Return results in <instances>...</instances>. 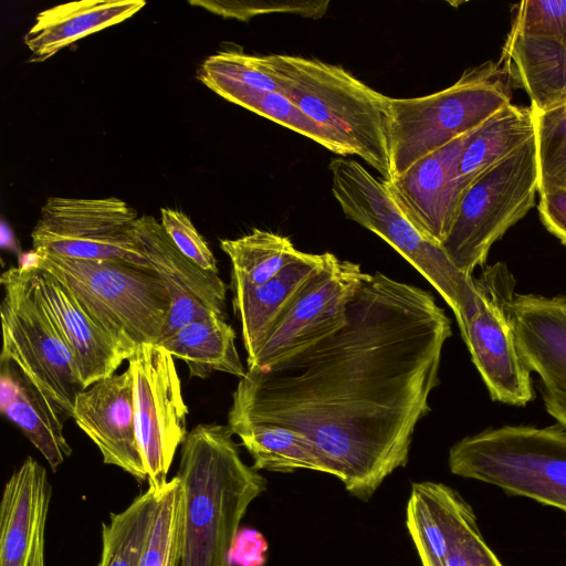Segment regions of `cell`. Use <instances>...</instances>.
I'll use <instances>...</instances> for the list:
<instances>
[{
  "label": "cell",
  "mask_w": 566,
  "mask_h": 566,
  "mask_svg": "<svg viewBox=\"0 0 566 566\" xmlns=\"http://www.w3.org/2000/svg\"><path fill=\"white\" fill-rule=\"evenodd\" d=\"M0 410L29 439L55 471L72 453L64 420L18 366L1 361Z\"/></svg>",
  "instance_id": "cb8c5ba5"
},
{
  "label": "cell",
  "mask_w": 566,
  "mask_h": 566,
  "mask_svg": "<svg viewBox=\"0 0 566 566\" xmlns=\"http://www.w3.org/2000/svg\"><path fill=\"white\" fill-rule=\"evenodd\" d=\"M143 0H81L41 11L24 36L31 61L41 62L73 42L138 12Z\"/></svg>",
  "instance_id": "7402d4cb"
},
{
  "label": "cell",
  "mask_w": 566,
  "mask_h": 566,
  "mask_svg": "<svg viewBox=\"0 0 566 566\" xmlns=\"http://www.w3.org/2000/svg\"><path fill=\"white\" fill-rule=\"evenodd\" d=\"M478 295L458 324L491 398L525 406L535 397L530 369L517 349L507 305L514 281L502 263L474 280Z\"/></svg>",
  "instance_id": "8fae6325"
},
{
  "label": "cell",
  "mask_w": 566,
  "mask_h": 566,
  "mask_svg": "<svg viewBox=\"0 0 566 566\" xmlns=\"http://www.w3.org/2000/svg\"><path fill=\"white\" fill-rule=\"evenodd\" d=\"M160 224L176 248L188 260L202 270L219 273L213 252L188 216L178 210L161 208Z\"/></svg>",
  "instance_id": "e575fe53"
},
{
  "label": "cell",
  "mask_w": 566,
  "mask_h": 566,
  "mask_svg": "<svg viewBox=\"0 0 566 566\" xmlns=\"http://www.w3.org/2000/svg\"><path fill=\"white\" fill-rule=\"evenodd\" d=\"M137 219L136 211L115 197H51L31 233L33 251L151 266L134 237Z\"/></svg>",
  "instance_id": "30bf717a"
},
{
  "label": "cell",
  "mask_w": 566,
  "mask_h": 566,
  "mask_svg": "<svg viewBox=\"0 0 566 566\" xmlns=\"http://www.w3.org/2000/svg\"><path fill=\"white\" fill-rule=\"evenodd\" d=\"M134 237L171 294V307L159 340L193 321L226 318L227 286L219 273L202 270L188 260L151 216L136 220Z\"/></svg>",
  "instance_id": "9a60e30c"
},
{
  "label": "cell",
  "mask_w": 566,
  "mask_h": 566,
  "mask_svg": "<svg viewBox=\"0 0 566 566\" xmlns=\"http://www.w3.org/2000/svg\"><path fill=\"white\" fill-rule=\"evenodd\" d=\"M531 106L509 104L480 126L461 156L459 175L464 189L535 137Z\"/></svg>",
  "instance_id": "484cf974"
},
{
  "label": "cell",
  "mask_w": 566,
  "mask_h": 566,
  "mask_svg": "<svg viewBox=\"0 0 566 566\" xmlns=\"http://www.w3.org/2000/svg\"><path fill=\"white\" fill-rule=\"evenodd\" d=\"M2 349L0 361L14 363L65 421L76 395L85 389L75 358L36 298L21 265L0 279Z\"/></svg>",
  "instance_id": "ba28073f"
},
{
  "label": "cell",
  "mask_w": 566,
  "mask_h": 566,
  "mask_svg": "<svg viewBox=\"0 0 566 566\" xmlns=\"http://www.w3.org/2000/svg\"><path fill=\"white\" fill-rule=\"evenodd\" d=\"M327 254L303 252L276 276L261 285L231 284L232 305L241 324L247 363L256 356L279 314L304 282L323 266Z\"/></svg>",
  "instance_id": "603a6c76"
},
{
  "label": "cell",
  "mask_w": 566,
  "mask_h": 566,
  "mask_svg": "<svg viewBox=\"0 0 566 566\" xmlns=\"http://www.w3.org/2000/svg\"><path fill=\"white\" fill-rule=\"evenodd\" d=\"M27 263L65 284L127 359L137 346L160 339L172 300L166 281L153 266L38 251Z\"/></svg>",
  "instance_id": "277c9868"
},
{
  "label": "cell",
  "mask_w": 566,
  "mask_h": 566,
  "mask_svg": "<svg viewBox=\"0 0 566 566\" xmlns=\"http://www.w3.org/2000/svg\"><path fill=\"white\" fill-rule=\"evenodd\" d=\"M366 274L359 264L328 252L279 314L248 368L270 367L340 329Z\"/></svg>",
  "instance_id": "4fadbf2b"
},
{
  "label": "cell",
  "mask_w": 566,
  "mask_h": 566,
  "mask_svg": "<svg viewBox=\"0 0 566 566\" xmlns=\"http://www.w3.org/2000/svg\"><path fill=\"white\" fill-rule=\"evenodd\" d=\"M451 335L430 292L366 274L340 329L270 367L247 369L228 426L272 423L306 436L326 473L367 501L406 465Z\"/></svg>",
  "instance_id": "6da1fadb"
},
{
  "label": "cell",
  "mask_w": 566,
  "mask_h": 566,
  "mask_svg": "<svg viewBox=\"0 0 566 566\" xmlns=\"http://www.w3.org/2000/svg\"><path fill=\"white\" fill-rule=\"evenodd\" d=\"M229 426L199 423L180 450L178 566H232L231 551L250 504L265 479L241 458Z\"/></svg>",
  "instance_id": "7a4b0ae2"
},
{
  "label": "cell",
  "mask_w": 566,
  "mask_h": 566,
  "mask_svg": "<svg viewBox=\"0 0 566 566\" xmlns=\"http://www.w3.org/2000/svg\"><path fill=\"white\" fill-rule=\"evenodd\" d=\"M73 419L98 448L105 464L124 470L139 482L147 481L136 431L134 382L128 368L78 392Z\"/></svg>",
  "instance_id": "2e32d148"
},
{
  "label": "cell",
  "mask_w": 566,
  "mask_h": 566,
  "mask_svg": "<svg viewBox=\"0 0 566 566\" xmlns=\"http://www.w3.org/2000/svg\"><path fill=\"white\" fill-rule=\"evenodd\" d=\"M538 166L535 137L478 177L464 191L442 249L464 275L483 265L491 247L535 203Z\"/></svg>",
  "instance_id": "9c48e42d"
},
{
  "label": "cell",
  "mask_w": 566,
  "mask_h": 566,
  "mask_svg": "<svg viewBox=\"0 0 566 566\" xmlns=\"http://www.w3.org/2000/svg\"><path fill=\"white\" fill-rule=\"evenodd\" d=\"M264 62L287 96L332 135L349 155L392 178L389 146V97L367 86L338 65L285 54Z\"/></svg>",
  "instance_id": "3957f363"
},
{
  "label": "cell",
  "mask_w": 566,
  "mask_h": 566,
  "mask_svg": "<svg viewBox=\"0 0 566 566\" xmlns=\"http://www.w3.org/2000/svg\"><path fill=\"white\" fill-rule=\"evenodd\" d=\"M546 411L566 428V395L543 392Z\"/></svg>",
  "instance_id": "f35d334b"
},
{
  "label": "cell",
  "mask_w": 566,
  "mask_h": 566,
  "mask_svg": "<svg viewBox=\"0 0 566 566\" xmlns=\"http://www.w3.org/2000/svg\"><path fill=\"white\" fill-rule=\"evenodd\" d=\"M232 103L306 136L332 153L340 156L349 155L332 135L321 128L282 93L249 92L238 96Z\"/></svg>",
  "instance_id": "1f68e13d"
},
{
  "label": "cell",
  "mask_w": 566,
  "mask_h": 566,
  "mask_svg": "<svg viewBox=\"0 0 566 566\" xmlns=\"http://www.w3.org/2000/svg\"><path fill=\"white\" fill-rule=\"evenodd\" d=\"M507 311L526 367L545 392L566 395V297L514 294Z\"/></svg>",
  "instance_id": "d6986e66"
},
{
  "label": "cell",
  "mask_w": 566,
  "mask_h": 566,
  "mask_svg": "<svg viewBox=\"0 0 566 566\" xmlns=\"http://www.w3.org/2000/svg\"><path fill=\"white\" fill-rule=\"evenodd\" d=\"M52 488L28 457L6 482L0 502V566H45V526Z\"/></svg>",
  "instance_id": "ac0fdd59"
},
{
  "label": "cell",
  "mask_w": 566,
  "mask_h": 566,
  "mask_svg": "<svg viewBox=\"0 0 566 566\" xmlns=\"http://www.w3.org/2000/svg\"><path fill=\"white\" fill-rule=\"evenodd\" d=\"M20 265L36 298L71 349L84 387L114 375L127 356L74 293L49 272L30 263Z\"/></svg>",
  "instance_id": "e0dca14e"
},
{
  "label": "cell",
  "mask_w": 566,
  "mask_h": 566,
  "mask_svg": "<svg viewBox=\"0 0 566 566\" xmlns=\"http://www.w3.org/2000/svg\"><path fill=\"white\" fill-rule=\"evenodd\" d=\"M199 77L210 90L231 103L249 92L284 94L281 84L268 70L264 55L221 51L203 62Z\"/></svg>",
  "instance_id": "f546056e"
},
{
  "label": "cell",
  "mask_w": 566,
  "mask_h": 566,
  "mask_svg": "<svg viewBox=\"0 0 566 566\" xmlns=\"http://www.w3.org/2000/svg\"><path fill=\"white\" fill-rule=\"evenodd\" d=\"M158 492L147 489L122 512L102 524V553L97 566H138L153 521Z\"/></svg>",
  "instance_id": "f1b7e54d"
},
{
  "label": "cell",
  "mask_w": 566,
  "mask_h": 566,
  "mask_svg": "<svg viewBox=\"0 0 566 566\" xmlns=\"http://www.w3.org/2000/svg\"><path fill=\"white\" fill-rule=\"evenodd\" d=\"M533 112L538 192L552 187L566 188V111L558 106L546 112L533 108Z\"/></svg>",
  "instance_id": "d6a6232c"
},
{
  "label": "cell",
  "mask_w": 566,
  "mask_h": 566,
  "mask_svg": "<svg viewBox=\"0 0 566 566\" xmlns=\"http://www.w3.org/2000/svg\"><path fill=\"white\" fill-rule=\"evenodd\" d=\"M499 63L467 70L451 86L421 97H389L392 177L457 137L476 129L512 103Z\"/></svg>",
  "instance_id": "8992f818"
},
{
  "label": "cell",
  "mask_w": 566,
  "mask_h": 566,
  "mask_svg": "<svg viewBox=\"0 0 566 566\" xmlns=\"http://www.w3.org/2000/svg\"><path fill=\"white\" fill-rule=\"evenodd\" d=\"M332 192L345 217L376 233L405 258L439 292L458 324L478 295L474 279L461 273L441 244L424 238L387 190L354 159L329 163Z\"/></svg>",
  "instance_id": "52a82bcc"
},
{
  "label": "cell",
  "mask_w": 566,
  "mask_h": 566,
  "mask_svg": "<svg viewBox=\"0 0 566 566\" xmlns=\"http://www.w3.org/2000/svg\"><path fill=\"white\" fill-rule=\"evenodd\" d=\"M157 345L186 363L191 377L203 379L222 371L242 378L247 373L235 347V332L222 317L193 321Z\"/></svg>",
  "instance_id": "d4e9b609"
},
{
  "label": "cell",
  "mask_w": 566,
  "mask_h": 566,
  "mask_svg": "<svg viewBox=\"0 0 566 566\" xmlns=\"http://www.w3.org/2000/svg\"><path fill=\"white\" fill-rule=\"evenodd\" d=\"M181 484L177 475L158 491L157 503L138 566H178Z\"/></svg>",
  "instance_id": "4dcf8cb0"
},
{
  "label": "cell",
  "mask_w": 566,
  "mask_h": 566,
  "mask_svg": "<svg viewBox=\"0 0 566 566\" xmlns=\"http://www.w3.org/2000/svg\"><path fill=\"white\" fill-rule=\"evenodd\" d=\"M476 129L426 155L403 174L384 180L409 221L432 242L441 244L453 226L465 191L459 175L461 156Z\"/></svg>",
  "instance_id": "5bb4252c"
},
{
  "label": "cell",
  "mask_w": 566,
  "mask_h": 566,
  "mask_svg": "<svg viewBox=\"0 0 566 566\" xmlns=\"http://www.w3.org/2000/svg\"><path fill=\"white\" fill-rule=\"evenodd\" d=\"M268 543L255 530H239L234 539L230 559L231 565L262 566L265 562Z\"/></svg>",
  "instance_id": "74e56055"
},
{
  "label": "cell",
  "mask_w": 566,
  "mask_h": 566,
  "mask_svg": "<svg viewBox=\"0 0 566 566\" xmlns=\"http://www.w3.org/2000/svg\"><path fill=\"white\" fill-rule=\"evenodd\" d=\"M441 566H504L484 542L480 530L462 538Z\"/></svg>",
  "instance_id": "d590c367"
},
{
  "label": "cell",
  "mask_w": 566,
  "mask_h": 566,
  "mask_svg": "<svg viewBox=\"0 0 566 566\" xmlns=\"http://www.w3.org/2000/svg\"><path fill=\"white\" fill-rule=\"evenodd\" d=\"M450 471L566 513V428L503 426L463 438L449 452Z\"/></svg>",
  "instance_id": "5b68a950"
},
{
  "label": "cell",
  "mask_w": 566,
  "mask_h": 566,
  "mask_svg": "<svg viewBox=\"0 0 566 566\" xmlns=\"http://www.w3.org/2000/svg\"><path fill=\"white\" fill-rule=\"evenodd\" d=\"M220 247L232 264L231 284L256 286L276 276L302 255L290 238L253 229L237 239H224Z\"/></svg>",
  "instance_id": "83f0119b"
},
{
  "label": "cell",
  "mask_w": 566,
  "mask_h": 566,
  "mask_svg": "<svg viewBox=\"0 0 566 566\" xmlns=\"http://www.w3.org/2000/svg\"><path fill=\"white\" fill-rule=\"evenodd\" d=\"M253 459L252 467L260 471L293 472L298 469L326 473V465L306 436L291 428L255 423L231 430Z\"/></svg>",
  "instance_id": "4316f807"
},
{
  "label": "cell",
  "mask_w": 566,
  "mask_h": 566,
  "mask_svg": "<svg viewBox=\"0 0 566 566\" xmlns=\"http://www.w3.org/2000/svg\"><path fill=\"white\" fill-rule=\"evenodd\" d=\"M538 193L537 210L542 223L566 245V188L552 187Z\"/></svg>",
  "instance_id": "8d00e7d4"
},
{
  "label": "cell",
  "mask_w": 566,
  "mask_h": 566,
  "mask_svg": "<svg viewBox=\"0 0 566 566\" xmlns=\"http://www.w3.org/2000/svg\"><path fill=\"white\" fill-rule=\"evenodd\" d=\"M497 63L534 109L546 112L566 102V48L560 43L509 32Z\"/></svg>",
  "instance_id": "44dd1931"
},
{
  "label": "cell",
  "mask_w": 566,
  "mask_h": 566,
  "mask_svg": "<svg viewBox=\"0 0 566 566\" xmlns=\"http://www.w3.org/2000/svg\"><path fill=\"white\" fill-rule=\"evenodd\" d=\"M407 527L422 566H441L462 538L479 531L474 511L461 494L430 481L412 484Z\"/></svg>",
  "instance_id": "ffe728a7"
},
{
  "label": "cell",
  "mask_w": 566,
  "mask_h": 566,
  "mask_svg": "<svg viewBox=\"0 0 566 566\" xmlns=\"http://www.w3.org/2000/svg\"><path fill=\"white\" fill-rule=\"evenodd\" d=\"M133 376L136 431L148 489L158 492L177 448L188 434V407L175 358L157 344H142L128 357Z\"/></svg>",
  "instance_id": "7c38bea8"
},
{
  "label": "cell",
  "mask_w": 566,
  "mask_h": 566,
  "mask_svg": "<svg viewBox=\"0 0 566 566\" xmlns=\"http://www.w3.org/2000/svg\"><path fill=\"white\" fill-rule=\"evenodd\" d=\"M510 32L548 38L566 48V0H525L515 4Z\"/></svg>",
  "instance_id": "836d02e7"
}]
</instances>
